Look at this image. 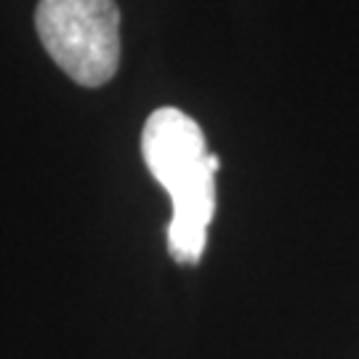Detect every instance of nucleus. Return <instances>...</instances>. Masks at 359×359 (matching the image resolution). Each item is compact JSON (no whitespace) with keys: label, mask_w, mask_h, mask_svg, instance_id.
I'll return each instance as SVG.
<instances>
[{"label":"nucleus","mask_w":359,"mask_h":359,"mask_svg":"<svg viewBox=\"0 0 359 359\" xmlns=\"http://www.w3.org/2000/svg\"><path fill=\"white\" fill-rule=\"evenodd\" d=\"M142 154L152 179L170 194L168 248L179 264H197L216 213L218 157L208 152L203 128L173 107L154 109L142 133Z\"/></svg>","instance_id":"nucleus-1"},{"label":"nucleus","mask_w":359,"mask_h":359,"mask_svg":"<svg viewBox=\"0 0 359 359\" xmlns=\"http://www.w3.org/2000/svg\"><path fill=\"white\" fill-rule=\"evenodd\" d=\"M38 35L75 83L99 88L120 65V8L115 0H40Z\"/></svg>","instance_id":"nucleus-2"}]
</instances>
